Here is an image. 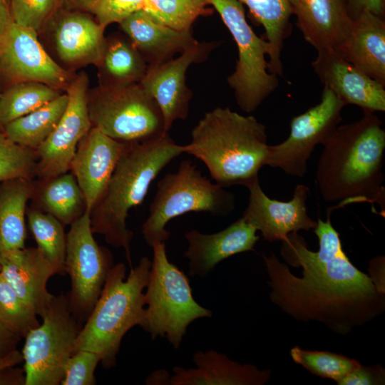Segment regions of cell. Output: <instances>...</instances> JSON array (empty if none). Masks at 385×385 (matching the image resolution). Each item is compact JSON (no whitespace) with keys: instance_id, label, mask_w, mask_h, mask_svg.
Returning a JSON list of instances; mask_svg holds the SVG:
<instances>
[{"instance_id":"1","label":"cell","mask_w":385,"mask_h":385,"mask_svg":"<svg viewBox=\"0 0 385 385\" xmlns=\"http://www.w3.org/2000/svg\"><path fill=\"white\" fill-rule=\"evenodd\" d=\"M337 208H328L326 221L318 217L314 229L319 241L317 251L309 250L297 232L282 240L283 259L293 267H302V277L294 275L274 253L263 259L274 304L296 320L318 321L345 334L382 314L385 297L344 252L330 219L332 210Z\"/></svg>"},{"instance_id":"2","label":"cell","mask_w":385,"mask_h":385,"mask_svg":"<svg viewBox=\"0 0 385 385\" xmlns=\"http://www.w3.org/2000/svg\"><path fill=\"white\" fill-rule=\"evenodd\" d=\"M323 146L316 173L323 199L344 206L377 203L384 211L382 121L364 111L360 120L338 125Z\"/></svg>"},{"instance_id":"3","label":"cell","mask_w":385,"mask_h":385,"mask_svg":"<svg viewBox=\"0 0 385 385\" xmlns=\"http://www.w3.org/2000/svg\"><path fill=\"white\" fill-rule=\"evenodd\" d=\"M184 153L168 133L149 140L127 142L124 150L102 194L91 212L94 233L123 248L132 267L130 242L133 233L126 224L129 211L140 205L152 182L174 158Z\"/></svg>"},{"instance_id":"4","label":"cell","mask_w":385,"mask_h":385,"mask_svg":"<svg viewBox=\"0 0 385 385\" xmlns=\"http://www.w3.org/2000/svg\"><path fill=\"white\" fill-rule=\"evenodd\" d=\"M266 127L254 116L230 108L206 113L183 145L185 153L206 165L211 178L223 188L244 185L258 177L267 155Z\"/></svg>"},{"instance_id":"5","label":"cell","mask_w":385,"mask_h":385,"mask_svg":"<svg viewBox=\"0 0 385 385\" xmlns=\"http://www.w3.org/2000/svg\"><path fill=\"white\" fill-rule=\"evenodd\" d=\"M151 260L143 257L126 277V267L119 262L109 270L101 294L82 326L76 340L80 349L97 353L105 369L116 364V356L125 334L141 327L145 314L144 290L148 284Z\"/></svg>"},{"instance_id":"6","label":"cell","mask_w":385,"mask_h":385,"mask_svg":"<svg viewBox=\"0 0 385 385\" xmlns=\"http://www.w3.org/2000/svg\"><path fill=\"white\" fill-rule=\"evenodd\" d=\"M153 260L145 287V314L140 327L151 338L165 337L178 349L188 326L211 317L212 312L194 299L185 273L168 260L165 242L152 246Z\"/></svg>"},{"instance_id":"7","label":"cell","mask_w":385,"mask_h":385,"mask_svg":"<svg viewBox=\"0 0 385 385\" xmlns=\"http://www.w3.org/2000/svg\"><path fill=\"white\" fill-rule=\"evenodd\" d=\"M235 195L202 175L190 160H183L178 170L168 173L157 183V190L142 225L145 241L152 247L165 242L170 232L167 223L190 212H207L226 216L234 210Z\"/></svg>"},{"instance_id":"8","label":"cell","mask_w":385,"mask_h":385,"mask_svg":"<svg viewBox=\"0 0 385 385\" xmlns=\"http://www.w3.org/2000/svg\"><path fill=\"white\" fill-rule=\"evenodd\" d=\"M87 109L92 127L121 142H142L168 133L158 104L140 83L88 90Z\"/></svg>"},{"instance_id":"9","label":"cell","mask_w":385,"mask_h":385,"mask_svg":"<svg viewBox=\"0 0 385 385\" xmlns=\"http://www.w3.org/2000/svg\"><path fill=\"white\" fill-rule=\"evenodd\" d=\"M232 36L238 59L227 83L236 101L246 113L255 111L277 88V76L269 70L266 56L272 53L270 43L259 37L248 24L242 4L238 0H207Z\"/></svg>"},{"instance_id":"10","label":"cell","mask_w":385,"mask_h":385,"mask_svg":"<svg viewBox=\"0 0 385 385\" xmlns=\"http://www.w3.org/2000/svg\"><path fill=\"white\" fill-rule=\"evenodd\" d=\"M42 319L25 337L26 385L61 384L82 327L71 312L68 296L63 294L54 296Z\"/></svg>"},{"instance_id":"11","label":"cell","mask_w":385,"mask_h":385,"mask_svg":"<svg viewBox=\"0 0 385 385\" xmlns=\"http://www.w3.org/2000/svg\"><path fill=\"white\" fill-rule=\"evenodd\" d=\"M70 226L65 260V272L71 279L68 304L74 317L78 322H86L114 265L113 258L107 248L96 241L89 212L86 211Z\"/></svg>"},{"instance_id":"12","label":"cell","mask_w":385,"mask_h":385,"mask_svg":"<svg viewBox=\"0 0 385 385\" xmlns=\"http://www.w3.org/2000/svg\"><path fill=\"white\" fill-rule=\"evenodd\" d=\"M344 106L324 86L321 101L292 118L287 138L277 145H268L265 165L279 168L291 176L304 177L312 151L317 145H323L339 125Z\"/></svg>"},{"instance_id":"13","label":"cell","mask_w":385,"mask_h":385,"mask_svg":"<svg viewBox=\"0 0 385 385\" xmlns=\"http://www.w3.org/2000/svg\"><path fill=\"white\" fill-rule=\"evenodd\" d=\"M88 84V77L82 71L66 88V108L53 131L36 150L38 178H50L69 170L80 140L92 127L87 109Z\"/></svg>"},{"instance_id":"14","label":"cell","mask_w":385,"mask_h":385,"mask_svg":"<svg viewBox=\"0 0 385 385\" xmlns=\"http://www.w3.org/2000/svg\"><path fill=\"white\" fill-rule=\"evenodd\" d=\"M38 33L13 22L0 37V76L9 85L34 81L66 88L69 73L45 51Z\"/></svg>"},{"instance_id":"15","label":"cell","mask_w":385,"mask_h":385,"mask_svg":"<svg viewBox=\"0 0 385 385\" xmlns=\"http://www.w3.org/2000/svg\"><path fill=\"white\" fill-rule=\"evenodd\" d=\"M220 42H199L192 45L175 58L163 63L149 66L139 83L145 93L158 104L168 133L173 123L185 119L192 97L185 83V73L189 66L204 61L217 47Z\"/></svg>"},{"instance_id":"16","label":"cell","mask_w":385,"mask_h":385,"mask_svg":"<svg viewBox=\"0 0 385 385\" xmlns=\"http://www.w3.org/2000/svg\"><path fill=\"white\" fill-rule=\"evenodd\" d=\"M245 186L250 195L248 205L242 216L261 232L264 240L282 241L290 233L316 227L317 222L310 218L307 212L306 201L309 192L307 186L297 185L292 200L287 202L267 196L260 187L258 177Z\"/></svg>"},{"instance_id":"17","label":"cell","mask_w":385,"mask_h":385,"mask_svg":"<svg viewBox=\"0 0 385 385\" xmlns=\"http://www.w3.org/2000/svg\"><path fill=\"white\" fill-rule=\"evenodd\" d=\"M324 86L346 106L353 104L364 111H385V86L344 59L333 48L317 50L312 63Z\"/></svg>"},{"instance_id":"18","label":"cell","mask_w":385,"mask_h":385,"mask_svg":"<svg viewBox=\"0 0 385 385\" xmlns=\"http://www.w3.org/2000/svg\"><path fill=\"white\" fill-rule=\"evenodd\" d=\"M125 142L115 140L91 127L80 140L69 170L85 198L91 212L105 190L124 150Z\"/></svg>"},{"instance_id":"19","label":"cell","mask_w":385,"mask_h":385,"mask_svg":"<svg viewBox=\"0 0 385 385\" xmlns=\"http://www.w3.org/2000/svg\"><path fill=\"white\" fill-rule=\"evenodd\" d=\"M256 232L243 216L215 233L188 231L185 235L188 247L183 257L189 260V274L205 277L222 260L253 250L260 238Z\"/></svg>"},{"instance_id":"20","label":"cell","mask_w":385,"mask_h":385,"mask_svg":"<svg viewBox=\"0 0 385 385\" xmlns=\"http://www.w3.org/2000/svg\"><path fill=\"white\" fill-rule=\"evenodd\" d=\"M55 14L53 36L61 61L71 66H98L106 45L105 29L88 12L61 7Z\"/></svg>"},{"instance_id":"21","label":"cell","mask_w":385,"mask_h":385,"mask_svg":"<svg viewBox=\"0 0 385 385\" xmlns=\"http://www.w3.org/2000/svg\"><path fill=\"white\" fill-rule=\"evenodd\" d=\"M0 274L19 296L41 318L54 295L47 282L56 272L37 247H29L0 255Z\"/></svg>"},{"instance_id":"22","label":"cell","mask_w":385,"mask_h":385,"mask_svg":"<svg viewBox=\"0 0 385 385\" xmlns=\"http://www.w3.org/2000/svg\"><path fill=\"white\" fill-rule=\"evenodd\" d=\"M344 59L385 86V21L369 11L352 18L349 28L333 48Z\"/></svg>"},{"instance_id":"23","label":"cell","mask_w":385,"mask_h":385,"mask_svg":"<svg viewBox=\"0 0 385 385\" xmlns=\"http://www.w3.org/2000/svg\"><path fill=\"white\" fill-rule=\"evenodd\" d=\"M196 367L175 366L170 385H263L271 377L270 369L240 364L213 349L192 355Z\"/></svg>"},{"instance_id":"24","label":"cell","mask_w":385,"mask_h":385,"mask_svg":"<svg viewBox=\"0 0 385 385\" xmlns=\"http://www.w3.org/2000/svg\"><path fill=\"white\" fill-rule=\"evenodd\" d=\"M296 24L317 51L334 48L345 36L352 18L346 0H288Z\"/></svg>"},{"instance_id":"25","label":"cell","mask_w":385,"mask_h":385,"mask_svg":"<svg viewBox=\"0 0 385 385\" xmlns=\"http://www.w3.org/2000/svg\"><path fill=\"white\" fill-rule=\"evenodd\" d=\"M121 29L148 63H163L195 43L190 31H178L153 19L139 10L119 23Z\"/></svg>"},{"instance_id":"26","label":"cell","mask_w":385,"mask_h":385,"mask_svg":"<svg viewBox=\"0 0 385 385\" xmlns=\"http://www.w3.org/2000/svg\"><path fill=\"white\" fill-rule=\"evenodd\" d=\"M30 207L49 214L64 226L71 225L86 211L83 192L70 173L34 180Z\"/></svg>"},{"instance_id":"27","label":"cell","mask_w":385,"mask_h":385,"mask_svg":"<svg viewBox=\"0 0 385 385\" xmlns=\"http://www.w3.org/2000/svg\"><path fill=\"white\" fill-rule=\"evenodd\" d=\"M33 192L34 179L18 178L0 183V255L25 247V216Z\"/></svg>"},{"instance_id":"28","label":"cell","mask_w":385,"mask_h":385,"mask_svg":"<svg viewBox=\"0 0 385 385\" xmlns=\"http://www.w3.org/2000/svg\"><path fill=\"white\" fill-rule=\"evenodd\" d=\"M98 67L102 78L101 85L121 86L139 83L148 66L130 40L116 36L106 40Z\"/></svg>"},{"instance_id":"29","label":"cell","mask_w":385,"mask_h":385,"mask_svg":"<svg viewBox=\"0 0 385 385\" xmlns=\"http://www.w3.org/2000/svg\"><path fill=\"white\" fill-rule=\"evenodd\" d=\"M68 101L67 93H61L47 104L11 121L3 130L14 143L36 151L56 127Z\"/></svg>"},{"instance_id":"30","label":"cell","mask_w":385,"mask_h":385,"mask_svg":"<svg viewBox=\"0 0 385 385\" xmlns=\"http://www.w3.org/2000/svg\"><path fill=\"white\" fill-rule=\"evenodd\" d=\"M249 9L255 19L265 29L267 41L272 46L269 70L282 74L281 51L284 40L289 35L292 9L288 0H238Z\"/></svg>"},{"instance_id":"31","label":"cell","mask_w":385,"mask_h":385,"mask_svg":"<svg viewBox=\"0 0 385 385\" xmlns=\"http://www.w3.org/2000/svg\"><path fill=\"white\" fill-rule=\"evenodd\" d=\"M61 93L48 85L24 81L9 85L0 96V127L52 101Z\"/></svg>"},{"instance_id":"32","label":"cell","mask_w":385,"mask_h":385,"mask_svg":"<svg viewBox=\"0 0 385 385\" xmlns=\"http://www.w3.org/2000/svg\"><path fill=\"white\" fill-rule=\"evenodd\" d=\"M29 229L37 248L53 266L56 274H64L66 234L63 225L53 216L31 207L26 209Z\"/></svg>"},{"instance_id":"33","label":"cell","mask_w":385,"mask_h":385,"mask_svg":"<svg viewBox=\"0 0 385 385\" xmlns=\"http://www.w3.org/2000/svg\"><path fill=\"white\" fill-rule=\"evenodd\" d=\"M207 0H145L143 10L160 24L178 31H190L205 13Z\"/></svg>"},{"instance_id":"34","label":"cell","mask_w":385,"mask_h":385,"mask_svg":"<svg viewBox=\"0 0 385 385\" xmlns=\"http://www.w3.org/2000/svg\"><path fill=\"white\" fill-rule=\"evenodd\" d=\"M292 360L312 374L334 380L337 383L361 365L359 361L340 354L326 351L304 350L299 346L290 349Z\"/></svg>"},{"instance_id":"35","label":"cell","mask_w":385,"mask_h":385,"mask_svg":"<svg viewBox=\"0 0 385 385\" xmlns=\"http://www.w3.org/2000/svg\"><path fill=\"white\" fill-rule=\"evenodd\" d=\"M34 309L24 301L0 274V319L14 333L25 337L40 325Z\"/></svg>"},{"instance_id":"36","label":"cell","mask_w":385,"mask_h":385,"mask_svg":"<svg viewBox=\"0 0 385 385\" xmlns=\"http://www.w3.org/2000/svg\"><path fill=\"white\" fill-rule=\"evenodd\" d=\"M37 160L36 150L14 143L0 127V183L18 178L34 179Z\"/></svg>"},{"instance_id":"37","label":"cell","mask_w":385,"mask_h":385,"mask_svg":"<svg viewBox=\"0 0 385 385\" xmlns=\"http://www.w3.org/2000/svg\"><path fill=\"white\" fill-rule=\"evenodd\" d=\"M61 6V0H9L13 21L37 33Z\"/></svg>"},{"instance_id":"38","label":"cell","mask_w":385,"mask_h":385,"mask_svg":"<svg viewBox=\"0 0 385 385\" xmlns=\"http://www.w3.org/2000/svg\"><path fill=\"white\" fill-rule=\"evenodd\" d=\"M101 362L100 356L92 351L80 349L68 359L61 385H94L95 371Z\"/></svg>"},{"instance_id":"39","label":"cell","mask_w":385,"mask_h":385,"mask_svg":"<svg viewBox=\"0 0 385 385\" xmlns=\"http://www.w3.org/2000/svg\"><path fill=\"white\" fill-rule=\"evenodd\" d=\"M145 0H99L91 13L104 29L113 23H120L130 14L143 9Z\"/></svg>"},{"instance_id":"40","label":"cell","mask_w":385,"mask_h":385,"mask_svg":"<svg viewBox=\"0 0 385 385\" xmlns=\"http://www.w3.org/2000/svg\"><path fill=\"white\" fill-rule=\"evenodd\" d=\"M385 371L381 365L364 366L360 365L348 373L339 385H382L385 383Z\"/></svg>"},{"instance_id":"41","label":"cell","mask_w":385,"mask_h":385,"mask_svg":"<svg viewBox=\"0 0 385 385\" xmlns=\"http://www.w3.org/2000/svg\"><path fill=\"white\" fill-rule=\"evenodd\" d=\"M346 2L351 18L363 11H369L384 18L385 0H346Z\"/></svg>"},{"instance_id":"42","label":"cell","mask_w":385,"mask_h":385,"mask_svg":"<svg viewBox=\"0 0 385 385\" xmlns=\"http://www.w3.org/2000/svg\"><path fill=\"white\" fill-rule=\"evenodd\" d=\"M21 337L11 331L0 319V359L15 349Z\"/></svg>"},{"instance_id":"43","label":"cell","mask_w":385,"mask_h":385,"mask_svg":"<svg viewBox=\"0 0 385 385\" xmlns=\"http://www.w3.org/2000/svg\"><path fill=\"white\" fill-rule=\"evenodd\" d=\"M369 272L377 291L384 294V257L379 256L373 258L369 262Z\"/></svg>"},{"instance_id":"44","label":"cell","mask_w":385,"mask_h":385,"mask_svg":"<svg viewBox=\"0 0 385 385\" xmlns=\"http://www.w3.org/2000/svg\"><path fill=\"white\" fill-rule=\"evenodd\" d=\"M0 385H26L24 370L14 366L0 370Z\"/></svg>"},{"instance_id":"45","label":"cell","mask_w":385,"mask_h":385,"mask_svg":"<svg viewBox=\"0 0 385 385\" xmlns=\"http://www.w3.org/2000/svg\"><path fill=\"white\" fill-rule=\"evenodd\" d=\"M62 8L68 10H78L90 12L99 0H61Z\"/></svg>"},{"instance_id":"46","label":"cell","mask_w":385,"mask_h":385,"mask_svg":"<svg viewBox=\"0 0 385 385\" xmlns=\"http://www.w3.org/2000/svg\"><path fill=\"white\" fill-rule=\"evenodd\" d=\"M13 22L9 5L0 0V37L5 34Z\"/></svg>"},{"instance_id":"47","label":"cell","mask_w":385,"mask_h":385,"mask_svg":"<svg viewBox=\"0 0 385 385\" xmlns=\"http://www.w3.org/2000/svg\"><path fill=\"white\" fill-rule=\"evenodd\" d=\"M170 377L167 370L160 369L148 376L145 382L150 385H167L170 384Z\"/></svg>"},{"instance_id":"48","label":"cell","mask_w":385,"mask_h":385,"mask_svg":"<svg viewBox=\"0 0 385 385\" xmlns=\"http://www.w3.org/2000/svg\"><path fill=\"white\" fill-rule=\"evenodd\" d=\"M24 361L22 352L15 349L8 355L0 359V370L15 365Z\"/></svg>"},{"instance_id":"49","label":"cell","mask_w":385,"mask_h":385,"mask_svg":"<svg viewBox=\"0 0 385 385\" xmlns=\"http://www.w3.org/2000/svg\"><path fill=\"white\" fill-rule=\"evenodd\" d=\"M9 6V0H4Z\"/></svg>"},{"instance_id":"50","label":"cell","mask_w":385,"mask_h":385,"mask_svg":"<svg viewBox=\"0 0 385 385\" xmlns=\"http://www.w3.org/2000/svg\"><path fill=\"white\" fill-rule=\"evenodd\" d=\"M0 272H1V261H0Z\"/></svg>"},{"instance_id":"51","label":"cell","mask_w":385,"mask_h":385,"mask_svg":"<svg viewBox=\"0 0 385 385\" xmlns=\"http://www.w3.org/2000/svg\"><path fill=\"white\" fill-rule=\"evenodd\" d=\"M0 96H1V93H0Z\"/></svg>"}]
</instances>
